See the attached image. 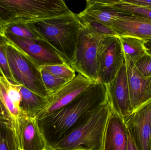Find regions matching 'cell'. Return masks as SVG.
Listing matches in <instances>:
<instances>
[{
	"instance_id": "16",
	"label": "cell",
	"mask_w": 151,
	"mask_h": 150,
	"mask_svg": "<svg viewBox=\"0 0 151 150\" xmlns=\"http://www.w3.org/2000/svg\"><path fill=\"white\" fill-rule=\"evenodd\" d=\"M19 146L23 150H43L47 148L36 118L24 115L20 119Z\"/></svg>"
},
{
	"instance_id": "25",
	"label": "cell",
	"mask_w": 151,
	"mask_h": 150,
	"mask_svg": "<svg viewBox=\"0 0 151 150\" xmlns=\"http://www.w3.org/2000/svg\"><path fill=\"white\" fill-rule=\"evenodd\" d=\"M40 70L43 84L50 97L69 82L53 75L42 69L40 68Z\"/></svg>"
},
{
	"instance_id": "32",
	"label": "cell",
	"mask_w": 151,
	"mask_h": 150,
	"mask_svg": "<svg viewBox=\"0 0 151 150\" xmlns=\"http://www.w3.org/2000/svg\"><path fill=\"white\" fill-rule=\"evenodd\" d=\"M144 45L147 54L151 55V39L144 41Z\"/></svg>"
},
{
	"instance_id": "14",
	"label": "cell",
	"mask_w": 151,
	"mask_h": 150,
	"mask_svg": "<svg viewBox=\"0 0 151 150\" xmlns=\"http://www.w3.org/2000/svg\"><path fill=\"white\" fill-rule=\"evenodd\" d=\"M127 14L108 5L105 1L89 0L85 9L77 16L83 24L95 22L111 26L115 20Z\"/></svg>"
},
{
	"instance_id": "17",
	"label": "cell",
	"mask_w": 151,
	"mask_h": 150,
	"mask_svg": "<svg viewBox=\"0 0 151 150\" xmlns=\"http://www.w3.org/2000/svg\"><path fill=\"white\" fill-rule=\"evenodd\" d=\"M5 76L0 75V101L4 109L7 121L9 123L16 144L19 147V121L21 117L27 115L17 108L9 97L4 82Z\"/></svg>"
},
{
	"instance_id": "35",
	"label": "cell",
	"mask_w": 151,
	"mask_h": 150,
	"mask_svg": "<svg viewBox=\"0 0 151 150\" xmlns=\"http://www.w3.org/2000/svg\"><path fill=\"white\" fill-rule=\"evenodd\" d=\"M150 150H151V146L150 149Z\"/></svg>"
},
{
	"instance_id": "24",
	"label": "cell",
	"mask_w": 151,
	"mask_h": 150,
	"mask_svg": "<svg viewBox=\"0 0 151 150\" xmlns=\"http://www.w3.org/2000/svg\"><path fill=\"white\" fill-rule=\"evenodd\" d=\"M53 75L67 81H70L75 77V70L69 64L65 63L58 65H48L40 67Z\"/></svg>"
},
{
	"instance_id": "11",
	"label": "cell",
	"mask_w": 151,
	"mask_h": 150,
	"mask_svg": "<svg viewBox=\"0 0 151 150\" xmlns=\"http://www.w3.org/2000/svg\"><path fill=\"white\" fill-rule=\"evenodd\" d=\"M129 133L139 150L151 146V102L133 112L124 120Z\"/></svg>"
},
{
	"instance_id": "15",
	"label": "cell",
	"mask_w": 151,
	"mask_h": 150,
	"mask_svg": "<svg viewBox=\"0 0 151 150\" xmlns=\"http://www.w3.org/2000/svg\"><path fill=\"white\" fill-rule=\"evenodd\" d=\"M128 131L124 120L111 109L104 135L103 150H127Z\"/></svg>"
},
{
	"instance_id": "33",
	"label": "cell",
	"mask_w": 151,
	"mask_h": 150,
	"mask_svg": "<svg viewBox=\"0 0 151 150\" xmlns=\"http://www.w3.org/2000/svg\"><path fill=\"white\" fill-rule=\"evenodd\" d=\"M43 150H57L56 149H53V148H51V147H48L47 148H46V149H45Z\"/></svg>"
},
{
	"instance_id": "9",
	"label": "cell",
	"mask_w": 151,
	"mask_h": 150,
	"mask_svg": "<svg viewBox=\"0 0 151 150\" xmlns=\"http://www.w3.org/2000/svg\"><path fill=\"white\" fill-rule=\"evenodd\" d=\"M107 86L108 102L112 111L125 120L132 113L126 62Z\"/></svg>"
},
{
	"instance_id": "23",
	"label": "cell",
	"mask_w": 151,
	"mask_h": 150,
	"mask_svg": "<svg viewBox=\"0 0 151 150\" xmlns=\"http://www.w3.org/2000/svg\"><path fill=\"white\" fill-rule=\"evenodd\" d=\"M3 31L5 33L19 38L31 39H41L26 23H12L7 26Z\"/></svg>"
},
{
	"instance_id": "31",
	"label": "cell",
	"mask_w": 151,
	"mask_h": 150,
	"mask_svg": "<svg viewBox=\"0 0 151 150\" xmlns=\"http://www.w3.org/2000/svg\"><path fill=\"white\" fill-rule=\"evenodd\" d=\"M127 150H139L135 144L134 141L132 139L130 134L128 132V142Z\"/></svg>"
},
{
	"instance_id": "20",
	"label": "cell",
	"mask_w": 151,
	"mask_h": 150,
	"mask_svg": "<svg viewBox=\"0 0 151 150\" xmlns=\"http://www.w3.org/2000/svg\"><path fill=\"white\" fill-rule=\"evenodd\" d=\"M106 4L122 12L151 20V9L126 2L124 0L105 1Z\"/></svg>"
},
{
	"instance_id": "21",
	"label": "cell",
	"mask_w": 151,
	"mask_h": 150,
	"mask_svg": "<svg viewBox=\"0 0 151 150\" xmlns=\"http://www.w3.org/2000/svg\"><path fill=\"white\" fill-rule=\"evenodd\" d=\"M9 40L5 33L0 29V75L5 76L13 83L16 84L9 66L6 55V48Z\"/></svg>"
},
{
	"instance_id": "18",
	"label": "cell",
	"mask_w": 151,
	"mask_h": 150,
	"mask_svg": "<svg viewBox=\"0 0 151 150\" xmlns=\"http://www.w3.org/2000/svg\"><path fill=\"white\" fill-rule=\"evenodd\" d=\"M20 85L22 96L20 109L27 116L36 118L37 115L47 105L49 100L35 93L23 85Z\"/></svg>"
},
{
	"instance_id": "29",
	"label": "cell",
	"mask_w": 151,
	"mask_h": 150,
	"mask_svg": "<svg viewBox=\"0 0 151 150\" xmlns=\"http://www.w3.org/2000/svg\"><path fill=\"white\" fill-rule=\"evenodd\" d=\"M15 21V18L9 11L0 5V29L4 31L7 26Z\"/></svg>"
},
{
	"instance_id": "13",
	"label": "cell",
	"mask_w": 151,
	"mask_h": 150,
	"mask_svg": "<svg viewBox=\"0 0 151 150\" xmlns=\"http://www.w3.org/2000/svg\"><path fill=\"white\" fill-rule=\"evenodd\" d=\"M111 27L119 37L151 39V20L144 18L127 14L114 21Z\"/></svg>"
},
{
	"instance_id": "3",
	"label": "cell",
	"mask_w": 151,
	"mask_h": 150,
	"mask_svg": "<svg viewBox=\"0 0 151 150\" xmlns=\"http://www.w3.org/2000/svg\"><path fill=\"white\" fill-rule=\"evenodd\" d=\"M111 107L108 101L52 148L57 150H103Z\"/></svg>"
},
{
	"instance_id": "1",
	"label": "cell",
	"mask_w": 151,
	"mask_h": 150,
	"mask_svg": "<svg viewBox=\"0 0 151 150\" xmlns=\"http://www.w3.org/2000/svg\"><path fill=\"white\" fill-rule=\"evenodd\" d=\"M107 101V86L98 81L66 106L37 119L47 147H53Z\"/></svg>"
},
{
	"instance_id": "28",
	"label": "cell",
	"mask_w": 151,
	"mask_h": 150,
	"mask_svg": "<svg viewBox=\"0 0 151 150\" xmlns=\"http://www.w3.org/2000/svg\"><path fill=\"white\" fill-rule=\"evenodd\" d=\"M138 71L146 78L151 77V55L145 54L134 63Z\"/></svg>"
},
{
	"instance_id": "8",
	"label": "cell",
	"mask_w": 151,
	"mask_h": 150,
	"mask_svg": "<svg viewBox=\"0 0 151 150\" xmlns=\"http://www.w3.org/2000/svg\"><path fill=\"white\" fill-rule=\"evenodd\" d=\"M5 33L9 40L28 55L40 68L67 63L63 56L44 40L24 38Z\"/></svg>"
},
{
	"instance_id": "19",
	"label": "cell",
	"mask_w": 151,
	"mask_h": 150,
	"mask_svg": "<svg viewBox=\"0 0 151 150\" xmlns=\"http://www.w3.org/2000/svg\"><path fill=\"white\" fill-rule=\"evenodd\" d=\"M119 38L126 59L135 63L147 53L144 45V41L131 37Z\"/></svg>"
},
{
	"instance_id": "26",
	"label": "cell",
	"mask_w": 151,
	"mask_h": 150,
	"mask_svg": "<svg viewBox=\"0 0 151 150\" xmlns=\"http://www.w3.org/2000/svg\"><path fill=\"white\" fill-rule=\"evenodd\" d=\"M4 82L9 97L15 106L21 110L20 105L22 100V96L20 92V85L13 83L6 77H4Z\"/></svg>"
},
{
	"instance_id": "22",
	"label": "cell",
	"mask_w": 151,
	"mask_h": 150,
	"mask_svg": "<svg viewBox=\"0 0 151 150\" xmlns=\"http://www.w3.org/2000/svg\"><path fill=\"white\" fill-rule=\"evenodd\" d=\"M17 146L9 123L0 119V150H14Z\"/></svg>"
},
{
	"instance_id": "10",
	"label": "cell",
	"mask_w": 151,
	"mask_h": 150,
	"mask_svg": "<svg viewBox=\"0 0 151 150\" xmlns=\"http://www.w3.org/2000/svg\"><path fill=\"white\" fill-rule=\"evenodd\" d=\"M94 83L82 75H76L73 80L50 97L47 105L37 115L36 119L66 106Z\"/></svg>"
},
{
	"instance_id": "12",
	"label": "cell",
	"mask_w": 151,
	"mask_h": 150,
	"mask_svg": "<svg viewBox=\"0 0 151 150\" xmlns=\"http://www.w3.org/2000/svg\"><path fill=\"white\" fill-rule=\"evenodd\" d=\"M125 62L133 113L151 102V77H144L129 59Z\"/></svg>"
},
{
	"instance_id": "34",
	"label": "cell",
	"mask_w": 151,
	"mask_h": 150,
	"mask_svg": "<svg viewBox=\"0 0 151 150\" xmlns=\"http://www.w3.org/2000/svg\"><path fill=\"white\" fill-rule=\"evenodd\" d=\"M14 150H23L21 149L19 147H18V146H17V147L15 148V149H14Z\"/></svg>"
},
{
	"instance_id": "2",
	"label": "cell",
	"mask_w": 151,
	"mask_h": 150,
	"mask_svg": "<svg viewBox=\"0 0 151 150\" xmlns=\"http://www.w3.org/2000/svg\"><path fill=\"white\" fill-rule=\"evenodd\" d=\"M25 23L70 65L75 54L80 31L83 27L77 14L72 11L66 15Z\"/></svg>"
},
{
	"instance_id": "30",
	"label": "cell",
	"mask_w": 151,
	"mask_h": 150,
	"mask_svg": "<svg viewBox=\"0 0 151 150\" xmlns=\"http://www.w3.org/2000/svg\"><path fill=\"white\" fill-rule=\"evenodd\" d=\"M126 2L134 5L144 6L151 9V0H124Z\"/></svg>"
},
{
	"instance_id": "5",
	"label": "cell",
	"mask_w": 151,
	"mask_h": 150,
	"mask_svg": "<svg viewBox=\"0 0 151 150\" xmlns=\"http://www.w3.org/2000/svg\"><path fill=\"white\" fill-rule=\"evenodd\" d=\"M0 5L12 15L14 23H28L72 12L63 0H0Z\"/></svg>"
},
{
	"instance_id": "7",
	"label": "cell",
	"mask_w": 151,
	"mask_h": 150,
	"mask_svg": "<svg viewBox=\"0 0 151 150\" xmlns=\"http://www.w3.org/2000/svg\"><path fill=\"white\" fill-rule=\"evenodd\" d=\"M125 61L119 38L106 36L101 38L98 51L99 81L108 85L114 79Z\"/></svg>"
},
{
	"instance_id": "6",
	"label": "cell",
	"mask_w": 151,
	"mask_h": 150,
	"mask_svg": "<svg viewBox=\"0 0 151 150\" xmlns=\"http://www.w3.org/2000/svg\"><path fill=\"white\" fill-rule=\"evenodd\" d=\"M102 37L86 26L80 31L77 47L70 65L80 75L92 82L99 81L98 51Z\"/></svg>"
},
{
	"instance_id": "27",
	"label": "cell",
	"mask_w": 151,
	"mask_h": 150,
	"mask_svg": "<svg viewBox=\"0 0 151 150\" xmlns=\"http://www.w3.org/2000/svg\"><path fill=\"white\" fill-rule=\"evenodd\" d=\"M83 25L94 31L102 38L106 36H117L111 26L95 22H91Z\"/></svg>"
},
{
	"instance_id": "4",
	"label": "cell",
	"mask_w": 151,
	"mask_h": 150,
	"mask_svg": "<svg viewBox=\"0 0 151 150\" xmlns=\"http://www.w3.org/2000/svg\"><path fill=\"white\" fill-rule=\"evenodd\" d=\"M6 55L16 84L49 99V95L42 81L40 68L32 59L10 40L7 44Z\"/></svg>"
}]
</instances>
